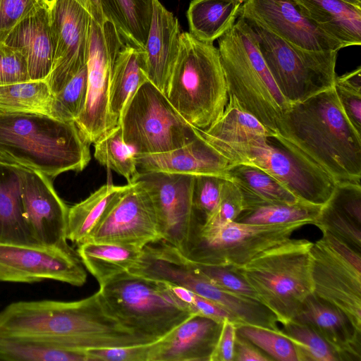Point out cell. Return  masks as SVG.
<instances>
[{"label": "cell", "instance_id": "cell-1", "mask_svg": "<svg viewBox=\"0 0 361 361\" xmlns=\"http://www.w3.org/2000/svg\"><path fill=\"white\" fill-rule=\"evenodd\" d=\"M0 338L47 341L87 350L150 343L121 326L99 290L77 301H18L0 310Z\"/></svg>", "mask_w": 361, "mask_h": 361}, {"label": "cell", "instance_id": "cell-2", "mask_svg": "<svg viewBox=\"0 0 361 361\" xmlns=\"http://www.w3.org/2000/svg\"><path fill=\"white\" fill-rule=\"evenodd\" d=\"M336 183L361 180V134L344 114L334 87L291 104L272 137Z\"/></svg>", "mask_w": 361, "mask_h": 361}, {"label": "cell", "instance_id": "cell-3", "mask_svg": "<svg viewBox=\"0 0 361 361\" xmlns=\"http://www.w3.org/2000/svg\"><path fill=\"white\" fill-rule=\"evenodd\" d=\"M90 145L75 122L0 110V161L54 178L82 171L91 159Z\"/></svg>", "mask_w": 361, "mask_h": 361}, {"label": "cell", "instance_id": "cell-4", "mask_svg": "<svg viewBox=\"0 0 361 361\" xmlns=\"http://www.w3.org/2000/svg\"><path fill=\"white\" fill-rule=\"evenodd\" d=\"M166 96L190 125L204 130L223 113L228 93L219 49L181 32Z\"/></svg>", "mask_w": 361, "mask_h": 361}, {"label": "cell", "instance_id": "cell-5", "mask_svg": "<svg viewBox=\"0 0 361 361\" xmlns=\"http://www.w3.org/2000/svg\"><path fill=\"white\" fill-rule=\"evenodd\" d=\"M218 44L228 95L275 133L290 104L279 90L240 17L218 39Z\"/></svg>", "mask_w": 361, "mask_h": 361}, {"label": "cell", "instance_id": "cell-6", "mask_svg": "<svg viewBox=\"0 0 361 361\" xmlns=\"http://www.w3.org/2000/svg\"><path fill=\"white\" fill-rule=\"evenodd\" d=\"M111 314L125 329L146 341H158L192 314L166 282L123 273L99 286Z\"/></svg>", "mask_w": 361, "mask_h": 361}, {"label": "cell", "instance_id": "cell-7", "mask_svg": "<svg viewBox=\"0 0 361 361\" xmlns=\"http://www.w3.org/2000/svg\"><path fill=\"white\" fill-rule=\"evenodd\" d=\"M312 245L306 239L290 238L238 267L258 300L282 324L292 321L313 293Z\"/></svg>", "mask_w": 361, "mask_h": 361}, {"label": "cell", "instance_id": "cell-8", "mask_svg": "<svg viewBox=\"0 0 361 361\" xmlns=\"http://www.w3.org/2000/svg\"><path fill=\"white\" fill-rule=\"evenodd\" d=\"M245 22L279 90L291 104L334 87L338 51H314L298 48L255 20Z\"/></svg>", "mask_w": 361, "mask_h": 361}, {"label": "cell", "instance_id": "cell-9", "mask_svg": "<svg viewBox=\"0 0 361 361\" xmlns=\"http://www.w3.org/2000/svg\"><path fill=\"white\" fill-rule=\"evenodd\" d=\"M118 125L124 142L135 154L173 150L199 134V129L187 122L166 94L149 80L128 100Z\"/></svg>", "mask_w": 361, "mask_h": 361}, {"label": "cell", "instance_id": "cell-10", "mask_svg": "<svg viewBox=\"0 0 361 361\" xmlns=\"http://www.w3.org/2000/svg\"><path fill=\"white\" fill-rule=\"evenodd\" d=\"M307 224L260 225L231 221L220 226L197 223L180 252L190 261L242 267L264 252L289 240Z\"/></svg>", "mask_w": 361, "mask_h": 361}, {"label": "cell", "instance_id": "cell-11", "mask_svg": "<svg viewBox=\"0 0 361 361\" xmlns=\"http://www.w3.org/2000/svg\"><path fill=\"white\" fill-rule=\"evenodd\" d=\"M207 142L230 164H249L262 169L300 201L323 205L334 190L336 182L329 174L283 147L274 146L269 137L257 136L233 142Z\"/></svg>", "mask_w": 361, "mask_h": 361}, {"label": "cell", "instance_id": "cell-12", "mask_svg": "<svg viewBox=\"0 0 361 361\" xmlns=\"http://www.w3.org/2000/svg\"><path fill=\"white\" fill-rule=\"evenodd\" d=\"M322 232L310 250L313 294L341 310L361 333V253Z\"/></svg>", "mask_w": 361, "mask_h": 361}, {"label": "cell", "instance_id": "cell-13", "mask_svg": "<svg viewBox=\"0 0 361 361\" xmlns=\"http://www.w3.org/2000/svg\"><path fill=\"white\" fill-rule=\"evenodd\" d=\"M124 44L109 20L102 25L91 18L87 67V92L85 106L75 123L85 139L94 144L118 125L109 111L114 67Z\"/></svg>", "mask_w": 361, "mask_h": 361}, {"label": "cell", "instance_id": "cell-14", "mask_svg": "<svg viewBox=\"0 0 361 361\" xmlns=\"http://www.w3.org/2000/svg\"><path fill=\"white\" fill-rule=\"evenodd\" d=\"M47 279L81 286L87 273L73 249L0 242V281L35 283Z\"/></svg>", "mask_w": 361, "mask_h": 361}, {"label": "cell", "instance_id": "cell-15", "mask_svg": "<svg viewBox=\"0 0 361 361\" xmlns=\"http://www.w3.org/2000/svg\"><path fill=\"white\" fill-rule=\"evenodd\" d=\"M162 240L149 195L137 181L113 201L92 231L89 241L111 243L142 250Z\"/></svg>", "mask_w": 361, "mask_h": 361}, {"label": "cell", "instance_id": "cell-16", "mask_svg": "<svg viewBox=\"0 0 361 361\" xmlns=\"http://www.w3.org/2000/svg\"><path fill=\"white\" fill-rule=\"evenodd\" d=\"M91 18L74 0H54L50 5L54 59L46 81L53 95L87 65Z\"/></svg>", "mask_w": 361, "mask_h": 361}, {"label": "cell", "instance_id": "cell-17", "mask_svg": "<svg viewBox=\"0 0 361 361\" xmlns=\"http://www.w3.org/2000/svg\"><path fill=\"white\" fill-rule=\"evenodd\" d=\"M193 180L194 176L154 171H140L137 180L152 201L162 240L180 252L197 224Z\"/></svg>", "mask_w": 361, "mask_h": 361}, {"label": "cell", "instance_id": "cell-18", "mask_svg": "<svg viewBox=\"0 0 361 361\" xmlns=\"http://www.w3.org/2000/svg\"><path fill=\"white\" fill-rule=\"evenodd\" d=\"M238 16L255 20L298 48L314 51L343 48L310 18L298 0H245Z\"/></svg>", "mask_w": 361, "mask_h": 361}, {"label": "cell", "instance_id": "cell-19", "mask_svg": "<svg viewBox=\"0 0 361 361\" xmlns=\"http://www.w3.org/2000/svg\"><path fill=\"white\" fill-rule=\"evenodd\" d=\"M21 197L25 217L38 244L66 250L69 207L59 197L49 178L21 167Z\"/></svg>", "mask_w": 361, "mask_h": 361}, {"label": "cell", "instance_id": "cell-20", "mask_svg": "<svg viewBox=\"0 0 361 361\" xmlns=\"http://www.w3.org/2000/svg\"><path fill=\"white\" fill-rule=\"evenodd\" d=\"M223 323L192 314L155 342L149 361H211Z\"/></svg>", "mask_w": 361, "mask_h": 361}, {"label": "cell", "instance_id": "cell-21", "mask_svg": "<svg viewBox=\"0 0 361 361\" xmlns=\"http://www.w3.org/2000/svg\"><path fill=\"white\" fill-rule=\"evenodd\" d=\"M139 171L164 172L190 176L212 175L226 178L228 160L200 135L179 148L166 152L135 154Z\"/></svg>", "mask_w": 361, "mask_h": 361}, {"label": "cell", "instance_id": "cell-22", "mask_svg": "<svg viewBox=\"0 0 361 361\" xmlns=\"http://www.w3.org/2000/svg\"><path fill=\"white\" fill-rule=\"evenodd\" d=\"M316 331L338 354L341 361L361 360V333L336 307L313 293L293 319Z\"/></svg>", "mask_w": 361, "mask_h": 361}, {"label": "cell", "instance_id": "cell-23", "mask_svg": "<svg viewBox=\"0 0 361 361\" xmlns=\"http://www.w3.org/2000/svg\"><path fill=\"white\" fill-rule=\"evenodd\" d=\"M180 34L177 18L159 0H154L144 49L146 74L165 94L178 54Z\"/></svg>", "mask_w": 361, "mask_h": 361}, {"label": "cell", "instance_id": "cell-24", "mask_svg": "<svg viewBox=\"0 0 361 361\" xmlns=\"http://www.w3.org/2000/svg\"><path fill=\"white\" fill-rule=\"evenodd\" d=\"M4 42L24 56L30 80H46L54 59L50 6H42L20 21Z\"/></svg>", "mask_w": 361, "mask_h": 361}, {"label": "cell", "instance_id": "cell-25", "mask_svg": "<svg viewBox=\"0 0 361 361\" xmlns=\"http://www.w3.org/2000/svg\"><path fill=\"white\" fill-rule=\"evenodd\" d=\"M0 242L39 245L24 214L20 166L0 161Z\"/></svg>", "mask_w": 361, "mask_h": 361}, {"label": "cell", "instance_id": "cell-26", "mask_svg": "<svg viewBox=\"0 0 361 361\" xmlns=\"http://www.w3.org/2000/svg\"><path fill=\"white\" fill-rule=\"evenodd\" d=\"M304 11L344 47L361 45V6L345 0H298Z\"/></svg>", "mask_w": 361, "mask_h": 361}, {"label": "cell", "instance_id": "cell-27", "mask_svg": "<svg viewBox=\"0 0 361 361\" xmlns=\"http://www.w3.org/2000/svg\"><path fill=\"white\" fill-rule=\"evenodd\" d=\"M226 178L239 188L244 210L273 204H295L300 200L275 178L249 164H230Z\"/></svg>", "mask_w": 361, "mask_h": 361}, {"label": "cell", "instance_id": "cell-28", "mask_svg": "<svg viewBox=\"0 0 361 361\" xmlns=\"http://www.w3.org/2000/svg\"><path fill=\"white\" fill-rule=\"evenodd\" d=\"M106 20L126 46L145 49L154 0H99Z\"/></svg>", "mask_w": 361, "mask_h": 361}, {"label": "cell", "instance_id": "cell-29", "mask_svg": "<svg viewBox=\"0 0 361 361\" xmlns=\"http://www.w3.org/2000/svg\"><path fill=\"white\" fill-rule=\"evenodd\" d=\"M147 80L145 51L124 45L117 55L110 87L109 111L116 124L128 100Z\"/></svg>", "mask_w": 361, "mask_h": 361}, {"label": "cell", "instance_id": "cell-30", "mask_svg": "<svg viewBox=\"0 0 361 361\" xmlns=\"http://www.w3.org/2000/svg\"><path fill=\"white\" fill-rule=\"evenodd\" d=\"M245 0H192L187 11L190 33L213 43L235 24Z\"/></svg>", "mask_w": 361, "mask_h": 361}, {"label": "cell", "instance_id": "cell-31", "mask_svg": "<svg viewBox=\"0 0 361 361\" xmlns=\"http://www.w3.org/2000/svg\"><path fill=\"white\" fill-rule=\"evenodd\" d=\"M142 250L111 243L89 241L78 246L83 266L97 279L99 286L128 272L140 259Z\"/></svg>", "mask_w": 361, "mask_h": 361}, {"label": "cell", "instance_id": "cell-32", "mask_svg": "<svg viewBox=\"0 0 361 361\" xmlns=\"http://www.w3.org/2000/svg\"><path fill=\"white\" fill-rule=\"evenodd\" d=\"M105 184L85 200L69 207L67 239L79 246L88 241L92 231L113 201L127 188Z\"/></svg>", "mask_w": 361, "mask_h": 361}, {"label": "cell", "instance_id": "cell-33", "mask_svg": "<svg viewBox=\"0 0 361 361\" xmlns=\"http://www.w3.org/2000/svg\"><path fill=\"white\" fill-rule=\"evenodd\" d=\"M199 131L207 141L221 142H238L257 136L272 138L275 135L243 109L231 95H228V103L221 115L207 128Z\"/></svg>", "mask_w": 361, "mask_h": 361}, {"label": "cell", "instance_id": "cell-34", "mask_svg": "<svg viewBox=\"0 0 361 361\" xmlns=\"http://www.w3.org/2000/svg\"><path fill=\"white\" fill-rule=\"evenodd\" d=\"M0 360L90 361L86 350L47 341L6 338H0Z\"/></svg>", "mask_w": 361, "mask_h": 361}, {"label": "cell", "instance_id": "cell-35", "mask_svg": "<svg viewBox=\"0 0 361 361\" xmlns=\"http://www.w3.org/2000/svg\"><path fill=\"white\" fill-rule=\"evenodd\" d=\"M54 95L46 80H29L0 86V110L50 116Z\"/></svg>", "mask_w": 361, "mask_h": 361}, {"label": "cell", "instance_id": "cell-36", "mask_svg": "<svg viewBox=\"0 0 361 361\" xmlns=\"http://www.w3.org/2000/svg\"><path fill=\"white\" fill-rule=\"evenodd\" d=\"M322 206L302 201L295 204H267L243 210L235 221L260 225H279L296 222L314 224Z\"/></svg>", "mask_w": 361, "mask_h": 361}, {"label": "cell", "instance_id": "cell-37", "mask_svg": "<svg viewBox=\"0 0 361 361\" xmlns=\"http://www.w3.org/2000/svg\"><path fill=\"white\" fill-rule=\"evenodd\" d=\"M94 145V157L101 165L122 176L128 184L137 181L140 171L135 161V153L124 142L118 124Z\"/></svg>", "mask_w": 361, "mask_h": 361}, {"label": "cell", "instance_id": "cell-38", "mask_svg": "<svg viewBox=\"0 0 361 361\" xmlns=\"http://www.w3.org/2000/svg\"><path fill=\"white\" fill-rule=\"evenodd\" d=\"M278 332L295 345L300 361H341L332 347L307 324L292 320L283 324Z\"/></svg>", "mask_w": 361, "mask_h": 361}, {"label": "cell", "instance_id": "cell-39", "mask_svg": "<svg viewBox=\"0 0 361 361\" xmlns=\"http://www.w3.org/2000/svg\"><path fill=\"white\" fill-rule=\"evenodd\" d=\"M236 334L251 342L272 360L300 361L295 345L278 331L239 324L236 325Z\"/></svg>", "mask_w": 361, "mask_h": 361}, {"label": "cell", "instance_id": "cell-40", "mask_svg": "<svg viewBox=\"0 0 361 361\" xmlns=\"http://www.w3.org/2000/svg\"><path fill=\"white\" fill-rule=\"evenodd\" d=\"M87 92L86 65L54 95L50 116L61 121L75 122L85 106Z\"/></svg>", "mask_w": 361, "mask_h": 361}, {"label": "cell", "instance_id": "cell-41", "mask_svg": "<svg viewBox=\"0 0 361 361\" xmlns=\"http://www.w3.org/2000/svg\"><path fill=\"white\" fill-rule=\"evenodd\" d=\"M314 225L361 253V226L331 201L328 200L322 206Z\"/></svg>", "mask_w": 361, "mask_h": 361}, {"label": "cell", "instance_id": "cell-42", "mask_svg": "<svg viewBox=\"0 0 361 361\" xmlns=\"http://www.w3.org/2000/svg\"><path fill=\"white\" fill-rule=\"evenodd\" d=\"M334 87L347 118L361 134V67L336 76Z\"/></svg>", "mask_w": 361, "mask_h": 361}, {"label": "cell", "instance_id": "cell-43", "mask_svg": "<svg viewBox=\"0 0 361 361\" xmlns=\"http://www.w3.org/2000/svg\"><path fill=\"white\" fill-rule=\"evenodd\" d=\"M225 180L219 176H194L192 205L198 223H203L214 214Z\"/></svg>", "mask_w": 361, "mask_h": 361}, {"label": "cell", "instance_id": "cell-44", "mask_svg": "<svg viewBox=\"0 0 361 361\" xmlns=\"http://www.w3.org/2000/svg\"><path fill=\"white\" fill-rule=\"evenodd\" d=\"M192 263L216 286L240 296L259 300L238 267Z\"/></svg>", "mask_w": 361, "mask_h": 361}, {"label": "cell", "instance_id": "cell-45", "mask_svg": "<svg viewBox=\"0 0 361 361\" xmlns=\"http://www.w3.org/2000/svg\"><path fill=\"white\" fill-rule=\"evenodd\" d=\"M243 210V197L239 188L233 181L226 178L214 214L201 224L206 226H220L234 221Z\"/></svg>", "mask_w": 361, "mask_h": 361}, {"label": "cell", "instance_id": "cell-46", "mask_svg": "<svg viewBox=\"0 0 361 361\" xmlns=\"http://www.w3.org/2000/svg\"><path fill=\"white\" fill-rule=\"evenodd\" d=\"M48 4L46 0H0V41L23 19Z\"/></svg>", "mask_w": 361, "mask_h": 361}, {"label": "cell", "instance_id": "cell-47", "mask_svg": "<svg viewBox=\"0 0 361 361\" xmlns=\"http://www.w3.org/2000/svg\"><path fill=\"white\" fill-rule=\"evenodd\" d=\"M29 80L24 56L18 49L0 41V86Z\"/></svg>", "mask_w": 361, "mask_h": 361}, {"label": "cell", "instance_id": "cell-48", "mask_svg": "<svg viewBox=\"0 0 361 361\" xmlns=\"http://www.w3.org/2000/svg\"><path fill=\"white\" fill-rule=\"evenodd\" d=\"M156 341L86 350L90 361H149Z\"/></svg>", "mask_w": 361, "mask_h": 361}, {"label": "cell", "instance_id": "cell-49", "mask_svg": "<svg viewBox=\"0 0 361 361\" xmlns=\"http://www.w3.org/2000/svg\"><path fill=\"white\" fill-rule=\"evenodd\" d=\"M235 337L236 325L229 319L225 320L211 361H234Z\"/></svg>", "mask_w": 361, "mask_h": 361}, {"label": "cell", "instance_id": "cell-50", "mask_svg": "<svg viewBox=\"0 0 361 361\" xmlns=\"http://www.w3.org/2000/svg\"><path fill=\"white\" fill-rule=\"evenodd\" d=\"M190 308L194 314H200L221 323L226 319H229L235 324L233 319L226 311L210 300L195 293L192 295Z\"/></svg>", "mask_w": 361, "mask_h": 361}, {"label": "cell", "instance_id": "cell-51", "mask_svg": "<svg viewBox=\"0 0 361 361\" xmlns=\"http://www.w3.org/2000/svg\"><path fill=\"white\" fill-rule=\"evenodd\" d=\"M272 360L249 341L236 334L234 345V361Z\"/></svg>", "mask_w": 361, "mask_h": 361}, {"label": "cell", "instance_id": "cell-52", "mask_svg": "<svg viewBox=\"0 0 361 361\" xmlns=\"http://www.w3.org/2000/svg\"><path fill=\"white\" fill-rule=\"evenodd\" d=\"M82 6L91 18L99 25H102L106 20L99 0H74Z\"/></svg>", "mask_w": 361, "mask_h": 361}, {"label": "cell", "instance_id": "cell-53", "mask_svg": "<svg viewBox=\"0 0 361 361\" xmlns=\"http://www.w3.org/2000/svg\"><path fill=\"white\" fill-rule=\"evenodd\" d=\"M345 1L352 3L355 5L361 6V0H345Z\"/></svg>", "mask_w": 361, "mask_h": 361}, {"label": "cell", "instance_id": "cell-54", "mask_svg": "<svg viewBox=\"0 0 361 361\" xmlns=\"http://www.w3.org/2000/svg\"><path fill=\"white\" fill-rule=\"evenodd\" d=\"M46 1L50 6L54 1V0H46Z\"/></svg>", "mask_w": 361, "mask_h": 361}]
</instances>
